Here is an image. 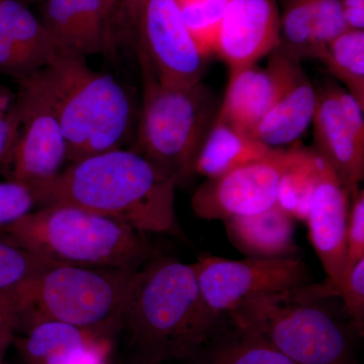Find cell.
<instances>
[{
  "label": "cell",
  "mask_w": 364,
  "mask_h": 364,
  "mask_svg": "<svg viewBox=\"0 0 364 364\" xmlns=\"http://www.w3.org/2000/svg\"><path fill=\"white\" fill-rule=\"evenodd\" d=\"M173 177L123 148L69 163L32 189L40 207L70 205L114 218L142 233L177 229Z\"/></svg>",
  "instance_id": "6da1fadb"
},
{
  "label": "cell",
  "mask_w": 364,
  "mask_h": 364,
  "mask_svg": "<svg viewBox=\"0 0 364 364\" xmlns=\"http://www.w3.org/2000/svg\"><path fill=\"white\" fill-rule=\"evenodd\" d=\"M220 325L203 301L193 264L153 254L136 270L123 329L136 363L195 358Z\"/></svg>",
  "instance_id": "7a4b0ae2"
},
{
  "label": "cell",
  "mask_w": 364,
  "mask_h": 364,
  "mask_svg": "<svg viewBox=\"0 0 364 364\" xmlns=\"http://www.w3.org/2000/svg\"><path fill=\"white\" fill-rule=\"evenodd\" d=\"M318 284L253 296L224 318L262 337L296 364H355L358 333L341 299L324 296Z\"/></svg>",
  "instance_id": "3957f363"
},
{
  "label": "cell",
  "mask_w": 364,
  "mask_h": 364,
  "mask_svg": "<svg viewBox=\"0 0 364 364\" xmlns=\"http://www.w3.org/2000/svg\"><path fill=\"white\" fill-rule=\"evenodd\" d=\"M58 119L68 162L123 148L131 133L133 102L116 78L93 70L86 57L60 50L28 78Z\"/></svg>",
  "instance_id": "277c9868"
},
{
  "label": "cell",
  "mask_w": 364,
  "mask_h": 364,
  "mask_svg": "<svg viewBox=\"0 0 364 364\" xmlns=\"http://www.w3.org/2000/svg\"><path fill=\"white\" fill-rule=\"evenodd\" d=\"M43 259L95 268H140L153 254L142 232L70 205L33 210L0 232Z\"/></svg>",
  "instance_id": "5b68a950"
},
{
  "label": "cell",
  "mask_w": 364,
  "mask_h": 364,
  "mask_svg": "<svg viewBox=\"0 0 364 364\" xmlns=\"http://www.w3.org/2000/svg\"><path fill=\"white\" fill-rule=\"evenodd\" d=\"M50 262L20 299V324L54 320L111 340L124 329L136 270Z\"/></svg>",
  "instance_id": "8992f818"
},
{
  "label": "cell",
  "mask_w": 364,
  "mask_h": 364,
  "mask_svg": "<svg viewBox=\"0 0 364 364\" xmlns=\"http://www.w3.org/2000/svg\"><path fill=\"white\" fill-rule=\"evenodd\" d=\"M136 54L143 98L132 150L173 177L179 186L195 174L196 156L220 107L203 82L188 87L163 85L145 57Z\"/></svg>",
  "instance_id": "52a82bcc"
},
{
  "label": "cell",
  "mask_w": 364,
  "mask_h": 364,
  "mask_svg": "<svg viewBox=\"0 0 364 364\" xmlns=\"http://www.w3.org/2000/svg\"><path fill=\"white\" fill-rule=\"evenodd\" d=\"M200 294L220 322L239 304L259 294L310 284V269L298 258L244 260L203 255L193 263Z\"/></svg>",
  "instance_id": "ba28073f"
},
{
  "label": "cell",
  "mask_w": 364,
  "mask_h": 364,
  "mask_svg": "<svg viewBox=\"0 0 364 364\" xmlns=\"http://www.w3.org/2000/svg\"><path fill=\"white\" fill-rule=\"evenodd\" d=\"M294 146L272 149L264 157L207 178L191 198V208L202 219L222 220L258 214L277 205L280 177L293 159Z\"/></svg>",
  "instance_id": "9c48e42d"
},
{
  "label": "cell",
  "mask_w": 364,
  "mask_h": 364,
  "mask_svg": "<svg viewBox=\"0 0 364 364\" xmlns=\"http://www.w3.org/2000/svg\"><path fill=\"white\" fill-rule=\"evenodd\" d=\"M135 41L158 80L173 87L202 82L207 59L184 25L176 0H149L144 7Z\"/></svg>",
  "instance_id": "30bf717a"
},
{
  "label": "cell",
  "mask_w": 364,
  "mask_h": 364,
  "mask_svg": "<svg viewBox=\"0 0 364 364\" xmlns=\"http://www.w3.org/2000/svg\"><path fill=\"white\" fill-rule=\"evenodd\" d=\"M16 95L20 134L6 181L20 182L32 191L58 176L68 162V153L58 119L39 88L25 79L18 81Z\"/></svg>",
  "instance_id": "8fae6325"
},
{
  "label": "cell",
  "mask_w": 364,
  "mask_h": 364,
  "mask_svg": "<svg viewBox=\"0 0 364 364\" xmlns=\"http://www.w3.org/2000/svg\"><path fill=\"white\" fill-rule=\"evenodd\" d=\"M303 72L301 62L279 49L269 55L265 68L252 64L230 71L218 119L250 135L256 124Z\"/></svg>",
  "instance_id": "7c38bea8"
},
{
  "label": "cell",
  "mask_w": 364,
  "mask_h": 364,
  "mask_svg": "<svg viewBox=\"0 0 364 364\" xmlns=\"http://www.w3.org/2000/svg\"><path fill=\"white\" fill-rule=\"evenodd\" d=\"M279 43L277 0H230L214 53L231 71L257 63Z\"/></svg>",
  "instance_id": "4fadbf2b"
},
{
  "label": "cell",
  "mask_w": 364,
  "mask_h": 364,
  "mask_svg": "<svg viewBox=\"0 0 364 364\" xmlns=\"http://www.w3.org/2000/svg\"><path fill=\"white\" fill-rule=\"evenodd\" d=\"M349 195L332 167L324 160L306 218L309 238L335 296L343 277L346 262Z\"/></svg>",
  "instance_id": "5bb4252c"
},
{
  "label": "cell",
  "mask_w": 364,
  "mask_h": 364,
  "mask_svg": "<svg viewBox=\"0 0 364 364\" xmlns=\"http://www.w3.org/2000/svg\"><path fill=\"white\" fill-rule=\"evenodd\" d=\"M59 51L28 7L18 0H0V73L25 80L42 70Z\"/></svg>",
  "instance_id": "9a60e30c"
},
{
  "label": "cell",
  "mask_w": 364,
  "mask_h": 364,
  "mask_svg": "<svg viewBox=\"0 0 364 364\" xmlns=\"http://www.w3.org/2000/svg\"><path fill=\"white\" fill-rule=\"evenodd\" d=\"M14 341L25 364H105L107 340L54 320L31 323Z\"/></svg>",
  "instance_id": "2e32d148"
},
{
  "label": "cell",
  "mask_w": 364,
  "mask_h": 364,
  "mask_svg": "<svg viewBox=\"0 0 364 364\" xmlns=\"http://www.w3.org/2000/svg\"><path fill=\"white\" fill-rule=\"evenodd\" d=\"M312 124L313 149L332 167L349 195H354L363 181L364 146L355 140L345 123L335 85L318 93Z\"/></svg>",
  "instance_id": "e0dca14e"
},
{
  "label": "cell",
  "mask_w": 364,
  "mask_h": 364,
  "mask_svg": "<svg viewBox=\"0 0 364 364\" xmlns=\"http://www.w3.org/2000/svg\"><path fill=\"white\" fill-rule=\"evenodd\" d=\"M41 21L62 51L86 58L109 52L102 0H45Z\"/></svg>",
  "instance_id": "ac0fdd59"
},
{
  "label": "cell",
  "mask_w": 364,
  "mask_h": 364,
  "mask_svg": "<svg viewBox=\"0 0 364 364\" xmlns=\"http://www.w3.org/2000/svg\"><path fill=\"white\" fill-rule=\"evenodd\" d=\"M224 224L232 245L247 258L279 259L298 253L294 219L277 205L258 214L227 218Z\"/></svg>",
  "instance_id": "d6986e66"
},
{
  "label": "cell",
  "mask_w": 364,
  "mask_h": 364,
  "mask_svg": "<svg viewBox=\"0 0 364 364\" xmlns=\"http://www.w3.org/2000/svg\"><path fill=\"white\" fill-rule=\"evenodd\" d=\"M317 102L318 92L303 72L256 124L250 136L270 149L296 143L312 124Z\"/></svg>",
  "instance_id": "ffe728a7"
},
{
  "label": "cell",
  "mask_w": 364,
  "mask_h": 364,
  "mask_svg": "<svg viewBox=\"0 0 364 364\" xmlns=\"http://www.w3.org/2000/svg\"><path fill=\"white\" fill-rule=\"evenodd\" d=\"M272 149L215 117L196 156L193 172L215 178L264 157Z\"/></svg>",
  "instance_id": "44dd1931"
},
{
  "label": "cell",
  "mask_w": 364,
  "mask_h": 364,
  "mask_svg": "<svg viewBox=\"0 0 364 364\" xmlns=\"http://www.w3.org/2000/svg\"><path fill=\"white\" fill-rule=\"evenodd\" d=\"M324 159L313 148L294 146L293 159L280 177L277 205L294 220L306 221Z\"/></svg>",
  "instance_id": "7402d4cb"
},
{
  "label": "cell",
  "mask_w": 364,
  "mask_h": 364,
  "mask_svg": "<svg viewBox=\"0 0 364 364\" xmlns=\"http://www.w3.org/2000/svg\"><path fill=\"white\" fill-rule=\"evenodd\" d=\"M327 70L364 107V32L349 30L325 48L318 57Z\"/></svg>",
  "instance_id": "603a6c76"
},
{
  "label": "cell",
  "mask_w": 364,
  "mask_h": 364,
  "mask_svg": "<svg viewBox=\"0 0 364 364\" xmlns=\"http://www.w3.org/2000/svg\"><path fill=\"white\" fill-rule=\"evenodd\" d=\"M231 326V336L214 345L202 364H296L255 333Z\"/></svg>",
  "instance_id": "cb8c5ba5"
},
{
  "label": "cell",
  "mask_w": 364,
  "mask_h": 364,
  "mask_svg": "<svg viewBox=\"0 0 364 364\" xmlns=\"http://www.w3.org/2000/svg\"><path fill=\"white\" fill-rule=\"evenodd\" d=\"M50 262L0 237V299L13 301L20 311L23 289Z\"/></svg>",
  "instance_id": "d4e9b609"
},
{
  "label": "cell",
  "mask_w": 364,
  "mask_h": 364,
  "mask_svg": "<svg viewBox=\"0 0 364 364\" xmlns=\"http://www.w3.org/2000/svg\"><path fill=\"white\" fill-rule=\"evenodd\" d=\"M230 0H176L184 25L200 53L214 54L218 35Z\"/></svg>",
  "instance_id": "484cf974"
},
{
  "label": "cell",
  "mask_w": 364,
  "mask_h": 364,
  "mask_svg": "<svg viewBox=\"0 0 364 364\" xmlns=\"http://www.w3.org/2000/svg\"><path fill=\"white\" fill-rule=\"evenodd\" d=\"M314 0H289L280 18V43L277 49L296 61L313 58Z\"/></svg>",
  "instance_id": "4316f807"
},
{
  "label": "cell",
  "mask_w": 364,
  "mask_h": 364,
  "mask_svg": "<svg viewBox=\"0 0 364 364\" xmlns=\"http://www.w3.org/2000/svg\"><path fill=\"white\" fill-rule=\"evenodd\" d=\"M350 30L345 21L341 0H314L313 59H318L330 43Z\"/></svg>",
  "instance_id": "83f0119b"
},
{
  "label": "cell",
  "mask_w": 364,
  "mask_h": 364,
  "mask_svg": "<svg viewBox=\"0 0 364 364\" xmlns=\"http://www.w3.org/2000/svg\"><path fill=\"white\" fill-rule=\"evenodd\" d=\"M345 311L359 336L364 332V259L354 265L341 280L337 289Z\"/></svg>",
  "instance_id": "f1b7e54d"
},
{
  "label": "cell",
  "mask_w": 364,
  "mask_h": 364,
  "mask_svg": "<svg viewBox=\"0 0 364 364\" xmlns=\"http://www.w3.org/2000/svg\"><path fill=\"white\" fill-rule=\"evenodd\" d=\"M37 205L28 186L14 181H0V232Z\"/></svg>",
  "instance_id": "f546056e"
},
{
  "label": "cell",
  "mask_w": 364,
  "mask_h": 364,
  "mask_svg": "<svg viewBox=\"0 0 364 364\" xmlns=\"http://www.w3.org/2000/svg\"><path fill=\"white\" fill-rule=\"evenodd\" d=\"M352 203L349 207L348 226L346 237V262L343 277L356 263L364 259V191L359 189L352 195Z\"/></svg>",
  "instance_id": "4dcf8cb0"
},
{
  "label": "cell",
  "mask_w": 364,
  "mask_h": 364,
  "mask_svg": "<svg viewBox=\"0 0 364 364\" xmlns=\"http://www.w3.org/2000/svg\"><path fill=\"white\" fill-rule=\"evenodd\" d=\"M21 117L16 102L13 107L0 116V176L9 179L18 134Z\"/></svg>",
  "instance_id": "1f68e13d"
},
{
  "label": "cell",
  "mask_w": 364,
  "mask_h": 364,
  "mask_svg": "<svg viewBox=\"0 0 364 364\" xmlns=\"http://www.w3.org/2000/svg\"><path fill=\"white\" fill-rule=\"evenodd\" d=\"M340 111L354 138L364 146V107L346 90L335 86Z\"/></svg>",
  "instance_id": "d6a6232c"
},
{
  "label": "cell",
  "mask_w": 364,
  "mask_h": 364,
  "mask_svg": "<svg viewBox=\"0 0 364 364\" xmlns=\"http://www.w3.org/2000/svg\"><path fill=\"white\" fill-rule=\"evenodd\" d=\"M148 1L149 0H129L112 28V38L114 45L135 40L139 18Z\"/></svg>",
  "instance_id": "836d02e7"
},
{
  "label": "cell",
  "mask_w": 364,
  "mask_h": 364,
  "mask_svg": "<svg viewBox=\"0 0 364 364\" xmlns=\"http://www.w3.org/2000/svg\"><path fill=\"white\" fill-rule=\"evenodd\" d=\"M20 324V311L13 301L0 299V363H4V354L13 343Z\"/></svg>",
  "instance_id": "e575fe53"
},
{
  "label": "cell",
  "mask_w": 364,
  "mask_h": 364,
  "mask_svg": "<svg viewBox=\"0 0 364 364\" xmlns=\"http://www.w3.org/2000/svg\"><path fill=\"white\" fill-rule=\"evenodd\" d=\"M345 21L350 30L363 31L364 0H341Z\"/></svg>",
  "instance_id": "d590c367"
},
{
  "label": "cell",
  "mask_w": 364,
  "mask_h": 364,
  "mask_svg": "<svg viewBox=\"0 0 364 364\" xmlns=\"http://www.w3.org/2000/svg\"><path fill=\"white\" fill-rule=\"evenodd\" d=\"M16 93L6 85H0V116L6 114L16 102Z\"/></svg>",
  "instance_id": "8d00e7d4"
},
{
  "label": "cell",
  "mask_w": 364,
  "mask_h": 364,
  "mask_svg": "<svg viewBox=\"0 0 364 364\" xmlns=\"http://www.w3.org/2000/svg\"><path fill=\"white\" fill-rule=\"evenodd\" d=\"M119 0H102L105 16H107V26H109V28H111L112 18H114V14H116L117 6H119Z\"/></svg>",
  "instance_id": "74e56055"
},
{
  "label": "cell",
  "mask_w": 364,
  "mask_h": 364,
  "mask_svg": "<svg viewBox=\"0 0 364 364\" xmlns=\"http://www.w3.org/2000/svg\"><path fill=\"white\" fill-rule=\"evenodd\" d=\"M129 0H119V6H117L116 14H114V18H112V21L111 23V28H109V35L112 36V28H114V23L119 18V14H121L122 11H124V7H126L127 4H128Z\"/></svg>",
  "instance_id": "f35d334b"
},
{
  "label": "cell",
  "mask_w": 364,
  "mask_h": 364,
  "mask_svg": "<svg viewBox=\"0 0 364 364\" xmlns=\"http://www.w3.org/2000/svg\"><path fill=\"white\" fill-rule=\"evenodd\" d=\"M0 364H6V363H0Z\"/></svg>",
  "instance_id": "ab89813d"
},
{
  "label": "cell",
  "mask_w": 364,
  "mask_h": 364,
  "mask_svg": "<svg viewBox=\"0 0 364 364\" xmlns=\"http://www.w3.org/2000/svg\"><path fill=\"white\" fill-rule=\"evenodd\" d=\"M135 364H140V363H135Z\"/></svg>",
  "instance_id": "60d3db41"
}]
</instances>
